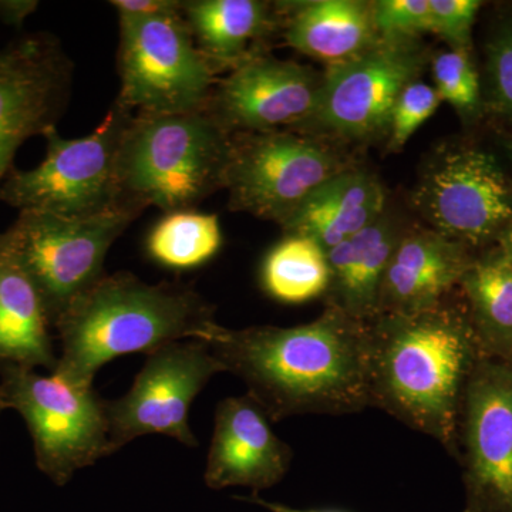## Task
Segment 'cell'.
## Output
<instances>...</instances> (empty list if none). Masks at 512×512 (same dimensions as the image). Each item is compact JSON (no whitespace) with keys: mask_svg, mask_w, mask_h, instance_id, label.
Wrapping results in <instances>:
<instances>
[{"mask_svg":"<svg viewBox=\"0 0 512 512\" xmlns=\"http://www.w3.org/2000/svg\"><path fill=\"white\" fill-rule=\"evenodd\" d=\"M133 111L119 103L89 136L63 138L49 128L46 157L33 170L13 168L0 201L22 211L84 218L127 207L119 175L121 143ZM131 208V207H130Z\"/></svg>","mask_w":512,"mask_h":512,"instance_id":"5b68a950","label":"cell"},{"mask_svg":"<svg viewBox=\"0 0 512 512\" xmlns=\"http://www.w3.org/2000/svg\"><path fill=\"white\" fill-rule=\"evenodd\" d=\"M429 228L474 251L497 244L512 225V181L494 154L450 146L434 154L412 194Z\"/></svg>","mask_w":512,"mask_h":512,"instance_id":"8fae6325","label":"cell"},{"mask_svg":"<svg viewBox=\"0 0 512 512\" xmlns=\"http://www.w3.org/2000/svg\"><path fill=\"white\" fill-rule=\"evenodd\" d=\"M370 323V402L457 458L461 407L483 353L460 292Z\"/></svg>","mask_w":512,"mask_h":512,"instance_id":"7a4b0ae2","label":"cell"},{"mask_svg":"<svg viewBox=\"0 0 512 512\" xmlns=\"http://www.w3.org/2000/svg\"><path fill=\"white\" fill-rule=\"evenodd\" d=\"M427 50L420 37H382L323 73L319 103L298 133L367 143L389 136L394 104L420 80Z\"/></svg>","mask_w":512,"mask_h":512,"instance_id":"9c48e42d","label":"cell"},{"mask_svg":"<svg viewBox=\"0 0 512 512\" xmlns=\"http://www.w3.org/2000/svg\"><path fill=\"white\" fill-rule=\"evenodd\" d=\"M457 460L461 512H512V362L481 357L464 394Z\"/></svg>","mask_w":512,"mask_h":512,"instance_id":"4fadbf2b","label":"cell"},{"mask_svg":"<svg viewBox=\"0 0 512 512\" xmlns=\"http://www.w3.org/2000/svg\"><path fill=\"white\" fill-rule=\"evenodd\" d=\"M119 103L137 113L180 114L207 107L218 82L183 12L120 22Z\"/></svg>","mask_w":512,"mask_h":512,"instance_id":"30bf717a","label":"cell"},{"mask_svg":"<svg viewBox=\"0 0 512 512\" xmlns=\"http://www.w3.org/2000/svg\"><path fill=\"white\" fill-rule=\"evenodd\" d=\"M458 292L483 356L512 362V268L497 245L474 258Z\"/></svg>","mask_w":512,"mask_h":512,"instance_id":"603a6c76","label":"cell"},{"mask_svg":"<svg viewBox=\"0 0 512 512\" xmlns=\"http://www.w3.org/2000/svg\"><path fill=\"white\" fill-rule=\"evenodd\" d=\"M285 42L302 55L333 66L379 39L372 2L309 0L276 3Z\"/></svg>","mask_w":512,"mask_h":512,"instance_id":"ac0fdd59","label":"cell"},{"mask_svg":"<svg viewBox=\"0 0 512 512\" xmlns=\"http://www.w3.org/2000/svg\"><path fill=\"white\" fill-rule=\"evenodd\" d=\"M330 278L328 254L318 242L285 235L266 255L262 286L282 303H305L326 293Z\"/></svg>","mask_w":512,"mask_h":512,"instance_id":"cb8c5ba5","label":"cell"},{"mask_svg":"<svg viewBox=\"0 0 512 512\" xmlns=\"http://www.w3.org/2000/svg\"><path fill=\"white\" fill-rule=\"evenodd\" d=\"M39 6L36 0H0V22L20 29Z\"/></svg>","mask_w":512,"mask_h":512,"instance_id":"1f68e13d","label":"cell"},{"mask_svg":"<svg viewBox=\"0 0 512 512\" xmlns=\"http://www.w3.org/2000/svg\"><path fill=\"white\" fill-rule=\"evenodd\" d=\"M6 409L5 403H3L2 394H0V413Z\"/></svg>","mask_w":512,"mask_h":512,"instance_id":"d590c367","label":"cell"},{"mask_svg":"<svg viewBox=\"0 0 512 512\" xmlns=\"http://www.w3.org/2000/svg\"><path fill=\"white\" fill-rule=\"evenodd\" d=\"M73 66L49 33H30L0 49V184L26 140L43 136L66 109Z\"/></svg>","mask_w":512,"mask_h":512,"instance_id":"5bb4252c","label":"cell"},{"mask_svg":"<svg viewBox=\"0 0 512 512\" xmlns=\"http://www.w3.org/2000/svg\"><path fill=\"white\" fill-rule=\"evenodd\" d=\"M183 18L218 74L265 53L264 43L281 29L276 3L261 0H188Z\"/></svg>","mask_w":512,"mask_h":512,"instance_id":"ffe728a7","label":"cell"},{"mask_svg":"<svg viewBox=\"0 0 512 512\" xmlns=\"http://www.w3.org/2000/svg\"><path fill=\"white\" fill-rule=\"evenodd\" d=\"M222 372L224 366L201 340L170 343L147 355L131 389L104 402L111 454L147 434H164L197 447L188 423L192 402Z\"/></svg>","mask_w":512,"mask_h":512,"instance_id":"7c38bea8","label":"cell"},{"mask_svg":"<svg viewBox=\"0 0 512 512\" xmlns=\"http://www.w3.org/2000/svg\"><path fill=\"white\" fill-rule=\"evenodd\" d=\"M441 100L434 87L417 80L400 94L394 104L387 148L393 153L402 150L409 138L433 116Z\"/></svg>","mask_w":512,"mask_h":512,"instance_id":"83f0119b","label":"cell"},{"mask_svg":"<svg viewBox=\"0 0 512 512\" xmlns=\"http://www.w3.org/2000/svg\"><path fill=\"white\" fill-rule=\"evenodd\" d=\"M220 326L214 306L190 286L150 285L130 272L104 275L57 322L60 355L52 375L90 389L100 367L116 357L150 355L184 339L207 343Z\"/></svg>","mask_w":512,"mask_h":512,"instance_id":"3957f363","label":"cell"},{"mask_svg":"<svg viewBox=\"0 0 512 512\" xmlns=\"http://www.w3.org/2000/svg\"><path fill=\"white\" fill-rule=\"evenodd\" d=\"M384 211L386 192L376 175L353 167L313 192L281 227L285 235L311 238L328 252Z\"/></svg>","mask_w":512,"mask_h":512,"instance_id":"44dd1931","label":"cell"},{"mask_svg":"<svg viewBox=\"0 0 512 512\" xmlns=\"http://www.w3.org/2000/svg\"><path fill=\"white\" fill-rule=\"evenodd\" d=\"M474 258L473 251L433 229H404L384 274L379 315L436 308L458 291Z\"/></svg>","mask_w":512,"mask_h":512,"instance_id":"e0dca14e","label":"cell"},{"mask_svg":"<svg viewBox=\"0 0 512 512\" xmlns=\"http://www.w3.org/2000/svg\"><path fill=\"white\" fill-rule=\"evenodd\" d=\"M353 168L336 148L298 131L231 134L229 208L284 224L306 198Z\"/></svg>","mask_w":512,"mask_h":512,"instance_id":"52a82bcc","label":"cell"},{"mask_svg":"<svg viewBox=\"0 0 512 512\" xmlns=\"http://www.w3.org/2000/svg\"><path fill=\"white\" fill-rule=\"evenodd\" d=\"M245 500L249 501V503H254L259 505V507H264L266 510L271 512H340V511H319V510H299V508L289 507V505L279 504V503H271V501H266L264 498L258 497L256 494H252L251 497L245 498Z\"/></svg>","mask_w":512,"mask_h":512,"instance_id":"d6a6232c","label":"cell"},{"mask_svg":"<svg viewBox=\"0 0 512 512\" xmlns=\"http://www.w3.org/2000/svg\"><path fill=\"white\" fill-rule=\"evenodd\" d=\"M433 77L441 101H447L464 121H474L484 111L480 76L471 53L448 50L434 56Z\"/></svg>","mask_w":512,"mask_h":512,"instance_id":"484cf974","label":"cell"},{"mask_svg":"<svg viewBox=\"0 0 512 512\" xmlns=\"http://www.w3.org/2000/svg\"><path fill=\"white\" fill-rule=\"evenodd\" d=\"M231 134L207 111L134 114L119 158L124 204L192 210L224 188Z\"/></svg>","mask_w":512,"mask_h":512,"instance_id":"277c9868","label":"cell"},{"mask_svg":"<svg viewBox=\"0 0 512 512\" xmlns=\"http://www.w3.org/2000/svg\"><path fill=\"white\" fill-rule=\"evenodd\" d=\"M207 345L271 421L372 407L370 323L338 309L325 306L319 318L291 328L220 326Z\"/></svg>","mask_w":512,"mask_h":512,"instance_id":"6da1fadb","label":"cell"},{"mask_svg":"<svg viewBox=\"0 0 512 512\" xmlns=\"http://www.w3.org/2000/svg\"><path fill=\"white\" fill-rule=\"evenodd\" d=\"M503 147L505 153H507V157L510 158L512 163V137L504 138Z\"/></svg>","mask_w":512,"mask_h":512,"instance_id":"e575fe53","label":"cell"},{"mask_svg":"<svg viewBox=\"0 0 512 512\" xmlns=\"http://www.w3.org/2000/svg\"><path fill=\"white\" fill-rule=\"evenodd\" d=\"M498 249H500L501 254L504 255L505 261L508 262V265L512 268V225L505 229L503 234L500 235V238L497 239Z\"/></svg>","mask_w":512,"mask_h":512,"instance_id":"836d02e7","label":"cell"},{"mask_svg":"<svg viewBox=\"0 0 512 512\" xmlns=\"http://www.w3.org/2000/svg\"><path fill=\"white\" fill-rule=\"evenodd\" d=\"M220 220L194 210L168 212L147 239L151 259L173 271H190L220 251Z\"/></svg>","mask_w":512,"mask_h":512,"instance_id":"d4e9b609","label":"cell"},{"mask_svg":"<svg viewBox=\"0 0 512 512\" xmlns=\"http://www.w3.org/2000/svg\"><path fill=\"white\" fill-rule=\"evenodd\" d=\"M52 325L35 284L19 261L8 234L0 232V363L57 365Z\"/></svg>","mask_w":512,"mask_h":512,"instance_id":"7402d4cb","label":"cell"},{"mask_svg":"<svg viewBox=\"0 0 512 512\" xmlns=\"http://www.w3.org/2000/svg\"><path fill=\"white\" fill-rule=\"evenodd\" d=\"M372 6L379 36L420 37L431 33L430 0H379Z\"/></svg>","mask_w":512,"mask_h":512,"instance_id":"f546056e","label":"cell"},{"mask_svg":"<svg viewBox=\"0 0 512 512\" xmlns=\"http://www.w3.org/2000/svg\"><path fill=\"white\" fill-rule=\"evenodd\" d=\"M292 458V448L276 436L271 420L248 394L218 403L204 473L212 490L247 487L258 494L284 480Z\"/></svg>","mask_w":512,"mask_h":512,"instance_id":"2e32d148","label":"cell"},{"mask_svg":"<svg viewBox=\"0 0 512 512\" xmlns=\"http://www.w3.org/2000/svg\"><path fill=\"white\" fill-rule=\"evenodd\" d=\"M404 229L386 210L369 227L329 249L325 306L363 322L377 318L384 274Z\"/></svg>","mask_w":512,"mask_h":512,"instance_id":"d6986e66","label":"cell"},{"mask_svg":"<svg viewBox=\"0 0 512 512\" xmlns=\"http://www.w3.org/2000/svg\"><path fill=\"white\" fill-rule=\"evenodd\" d=\"M138 214L130 207L84 218L19 212L6 234L42 298L52 329L106 275L107 252Z\"/></svg>","mask_w":512,"mask_h":512,"instance_id":"ba28073f","label":"cell"},{"mask_svg":"<svg viewBox=\"0 0 512 512\" xmlns=\"http://www.w3.org/2000/svg\"><path fill=\"white\" fill-rule=\"evenodd\" d=\"M0 394L6 409L28 424L36 464L56 485L110 456L106 400L93 387L79 389L30 367L0 363Z\"/></svg>","mask_w":512,"mask_h":512,"instance_id":"8992f818","label":"cell"},{"mask_svg":"<svg viewBox=\"0 0 512 512\" xmlns=\"http://www.w3.org/2000/svg\"><path fill=\"white\" fill-rule=\"evenodd\" d=\"M110 5L117 10L120 22L143 20L158 16L177 15L183 12L180 0H113Z\"/></svg>","mask_w":512,"mask_h":512,"instance_id":"4dcf8cb0","label":"cell"},{"mask_svg":"<svg viewBox=\"0 0 512 512\" xmlns=\"http://www.w3.org/2000/svg\"><path fill=\"white\" fill-rule=\"evenodd\" d=\"M484 111L512 123V15L495 23L485 45Z\"/></svg>","mask_w":512,"mask_h":512,"instance_id":"4316f807","label":"cell"},{"mask_svg":"<svg viewBox=\"0 0 512 512\" xmlns=\"http://www.w3.org/2000/svg\"><path fill=\"white\" fill-rule=\"evenodd\" d=\"M483 2L478 0H430L431 33L451 50L470 52L473 26Z\"/></svg>","mask_w":512,"mask_h":512,"instance_id":"f1b7e54d","label":"cell"},{"mask_svg":"<svg viewBox=\"0 0 512 512\" xmlns=\"http://www.w3.org/2000/svg\"><path fill=\"white\" fill-rule=\"evenodd\" d=\"M322 83L311 66L259 53L218 79L205 111L228 134L301 131Z\"/></svg>","mask_w":512,"mask_h":512,"instance_id":"9a60e30c","label":"cell"}]
</instances>
